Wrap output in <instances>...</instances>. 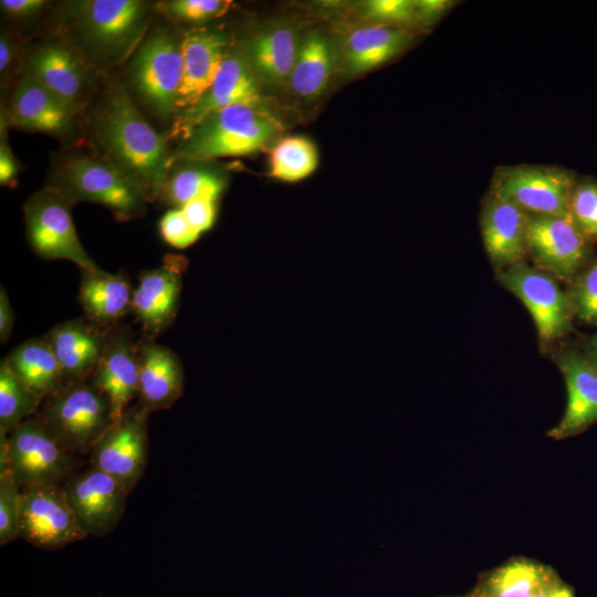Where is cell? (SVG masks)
<instances>
[{
  "label": "cell",
  "mask_w": 597,
  "mask_h": 597,
  "mask_svg": "<svg viewBox=\"0 0 597 597\" xmlns=\"http://www.w3.org/2000/svg\"><path fill=\"white\" fill-rule=\"evenodd\" d=\"M93 137L102 156L125 174L146 198L159 197L172 155L124 88L109 91L97 107Z\"/></svg>",
  "instance_id": "cell-1"
},
{
  "label": "cell",
  "mask_w": 597,
  "mask_h": 597,
  "mask_svg": "<svg viewBox=\"0 0 597 597\" xmlns=\"http://www.w3.org/2000/svg\"><path fill=\"white\" fill-rule=\"evenodd\" d=\"M65 17L72 34L97 60L122 62L143 38L149 3L139 0L67 2Z\"/></svg>",
  "instance_id": "cell-2"
},
{
  "label": "cell",
  "mask_w": 597,
  "mask_h": 597,
  "mask_svg": "<svg viewBox=\"0 0 597 597\" xmlns=\"http://www.w3.org/2000/svg\"><path fill=\"white\" fill-rule=\"evenodd\" d=\"M69 199L101 205L121 221L144 213L146 197L102 155L74 154L61 160L49 186Z\"/></svg>",
  "instance_id": "cell-3"
},
{
  "label": "cell",
  "mask_w": 597,
  "mask_h": 597,
  "mask_svg": "<svg viewBox=\"0 0 597 597\" xmlns=\"http://www.w3.org/2000/svg\"><path fill=\"white\" fill-rule=\"evenodd\" d=\"M279 127V123L261 106L231 105L196 126L172 155V163L177 159L207 160L250 155L265 147Z\"/></svg>",
  "instance_id": "cell-4"
},
{
  "label": "cell",
  "mask_w": 597,
  "mask_h": 597,
  "mask_svg": "<svg viewBox=\"0 0 597 597\" xmlns=\"http://www.w3.org/2000/svg\"><path fill=\"white\" fill-rule=\"evenodd\" d=\"M40 419L69 453H90L114 422L112 406L91 381L65 384L43 400Z\"/></svg>",
  "instance_id": "cell-5"
},
{
  "label": "cell",
  "mask_w": 597,
  "mask_h": 597,
  "mask_svg": "<svg viewBox=\"0 0 597 597\" xmlns=\"http://www.w3.org/2000/svg\"><path fill=\"white\" fill-rule=\"evenodd\" d=\"M0 437V465L8 469L20 489L64 485L77 472L76 455L55 441L39 416Z\"/></svg>",
  "instance_id": "cell-6"
},
{
  "label": "cell",
  "mask_w": 597,
  "mask_h": 597,
  "mask_svg": "<svg viewBox=\"0 0 597 597\" xmlns=\"http://www.w3.org/2000/svg\"><path fill=\"white\" fill-rule=\"evenodd\" d=\"M74 203L50 188L34 192L23 208L29 244L42 259L69 260L81 271L98 270L76 233L71 212Z\"/></svg>",
  "instance_id": "cell-7"
},
{
  "label": "cell",
  "mask_w": 597,
  "mask_h": 597,
  "mask_svg": "<svg viewBox=\"0 0 597 597\" xmlns=\"http://www.w3.org/2000/svg\"><path fill=\"white\" fill-rule=\"evenodd\" d=\"M499 282L531 313L540 343L549 346L573 331L574 306L554 276L523 261L502 269Z\"/></svg>",
  "instance_id": "cell-8"
},
{
  "label": "cell",
  "mask_w": 597,
  "mask_h": 597,
  "mask_svg": "<svg viewBox=\"0 0 597 597\" xmlns=\"http://www.w3.org/2000/svg\"><path fill=\"white\" fill-rule=\"evenodd\" d=\"M575 184L574 171L565 168L515 166L496 171L491 192L528 214L569 218V198Z\"/></svg>",
  "instance_id": "cell-9"
},
{
  "label": "cell",
  "mask_w": 597,
  "mask_h": 597,
  "mask_svg": "<svg viewBox=\"0 0 597 597\" xmlns=\"http://www.w3.org/2000/svg\"><path fill=\"white\" fill-rule=\"evenodd\" d=\"M20 538L42 549H59L87 537L63 485H33L20 491Z\"/></svg>",
  "instance_id": "cell-10"
},
{
  "label": "cell",
  "mask_w": 597,
  "mask_h": 597,
  "mask_svg": "<svg viewBox=\"0 0 597 597\" xmlns=\"http://www.w3.org/2000/svg\"><path fill=\"white\" fill-rule=\"evenodd\" d=\"M149 413L139 402L129 407L90 452L91 464L114 476L129 492L146 468Z\"/></svg>",
  "instance_id": "cell-11"
},
{
  "label": "cell",
  "mask_w": 597,
  "mask_h": 597,
  "mask_svg": "<svg viewBox=\"0 0 597 597\" xmlns=\"http://www.w3.org/2000/svg\"><path fill=\"white\" fill-rule=\"evenodd\" d=\"M181 43L171 33H153L142 45L132 65L133 84L154 112L168 117L175 112L182 81Z\"/></svg>",
  "instance_id": "cell-12"
},
{
  "label": "cell",
  "mask_w": 597,
  "mask_h": 597,
  "mask_svg": "<svg viewBox=\"0 0 597 597\" xmlns=\"http://www.w3.org/2000/svg\"><path fill=\"white\" fill-rule=\"evenodd\" d=\"M527 253L541 270L574 281L591 260V241L569 218L530 214Z\"/></svg>",
  "instance_id": "cell-13"
},
{
  "label": "cell",
  "mask_w": 597,
  "mask_h": 597,
  "mask_svg": "<svg viewBox=\"0 0 597 597\" xmlns=\"http://www.w3.org/2000/svg\"><path fill=\"white\" fill-rule=\"evenodd\" d=\"M67 501L87 536H105L121 522L129 491L93 464L64 485Z\"/></svg>",
  "instance_id": "cell-14"
},
{
  "label": "cell",
  "mask_w": 597,
  "mask_h": 597,
  "mask_svg": "<svg viewBox=\"0 0 597 597\" xmlns=\"http://www.w3.org/2000/svg\"><path fill=\"white\" fill-rule=\"evenodd\" d=\"M23 74L32 76L74 112L88 97L93 75L85 59L63 41L34 49L25 59Z\"/></svg>",
  "instance_id": "cell-15"
},
{
  "label": "cell",
  "mask_w": 597,
  "mask_h": 597,
  "mask_svg": "<svg viewBox=\"0 0 597 597\" xmlns=\"http://www.w3.org/2000/svg\"><path fill=\"white\" fill-rule=\"evenodd\" d=\"M187 265L185 256L167 254L158 268L140 273L133 293L132 312L146 337L154 338L172 325Z\"/></svg>",
  "instance_id": "cell-16"
},
{
  "label": "cell",
  "mask_w": 597,
  "mask_h": 597,
  "mask_svg": "<svg viewBox=\"0 0 597 597\" xmlns=\"http://www.w3.org/2000/svg\"><path fill=\"white\" fill-rule=\"evenodd\" d=\"M555 363L566 383L567 404L562 419L547 436L563 440L597 422V365L575 346L562 347Z\"/></svg>",
  "instance_id": "cell-17"
},
{
  "label": "cell",
  "mask_w": 597,
  "mask_h": 597,
  "mask_svg": "<svg viewBox=\"0 0 597 597\" xmlns=\"http://www.w3.org/2000/svg\"><path fill=\"white\" fill-rule=\"evenodd\" d=\"M235 104L261 106V95L247 59L228 52L211 87L192 108L179 116L172 135L186 137L209 115Z\"/></svg>",
  "instance_id": "cell-18"
},
{
  "label": "cell",
  "mask_w": 597,
  "mask_h": 597,
  "mask_svg": "<svg viewBox=\"0 0 597 597\" xmlns=\"http://www.w3.org/2000/svg\"><path fill=\"white\" fill-rule=\"evenodd\" d=\"M91 383L108 399L114 421L129 408L139 390L137 343L127 329H111Z\"/></svg>",
  "instance_id": "cell-19"
},
{
  "label": "cell",
  "mask_w": 597,
  "mask_h": 597,
  "mask_svg": "<svg viewBox=\"0 0 597 597\" xmlns=\"http://www.w3.org/2000/svg\"><path fill=\"white\" fill-rule=\"evenodd\" d=\"M182 81L175 111L192 108L209 91L220 70L229 38L223 31L195 30L181 40Z\"/></svg>",
  "instance_id": "cell-20"
},
{
  "label": "cell",
  "mask_w": 597,
  "mask_h": 597,
  "mask_svg": "<svg viewBox=\"0 0 597 597\" xmlns=\"http://www.w3.org/2000/svg\"><path fill=\"white\" fill-rule=\"evenodd\" d=\"M111 328L76 318L55 325L44 337L62 370L65 384L87 381L105 348Z\"/></svg>",
  "instance_id": "cell-21"
},
{
  "label": "cell",
  "mask_w": 597,
  "mask_h": 597,
  "mask_svg": "<svg viewBox=\"0 0 597 597\" xmlns=\"http://www.w3.org/2000/svg\"><path fill=\"white\" fill-rule=\"evenodd\" d=\"M530 214L490 191L481 209V233L486 253L499 269L523 261L527 253Z\"/></svg>",
  "instance_id": "cell-22"
},
{
  "label": "cell",
  "mask_w": 597,
  "mask_h": 597,
  "mask_svg": "<svg viewBox=\"0 0 597 597\" xmlns=\"http://www.w3.org/2000/svg\"><path fill=\"white\" fill-rule=\"evenodd\" d=\"M138 402L148 411L170 408L184 392V368L170 348L146 337L137 342Z\"/></svg>",
  "instance_id": "cell-23"
},
{
  "label": "cell",
  "mask_w": 597,
  "mask_h": 597,
  "mask_svg": "<svg viewBox=\"0 0 597 597\" xmlns=\"http://www.w3.org/2000/svg\"><path fill=\"white\" fill-rule=\"evenodd\" d=\"M75 113L32 76L22 74L6 121L22 129L62 135L72 128Z\"/></svg>",
  "instance_id": "cell-24"
},
{
  "label": "cell",
  "mask_w": 597,
  "mask_h": 597,
  "mask_svg": "<svg viewBox=\"0 0 597 597\" xmlns=\"http://www.w3.org/2000/svg\"><path fill=\"white\" fill-rule=\"evenodd\" d=\"M133 293L123 273L112 274L102 269L82 271L78 302L86 318L96 325L109 328L132 312Z\"/></svg>",
  "instance_id": "cell-25"
},
{
  "label": "cell",
  "mask_w": 597,
  "mask_h": 597,
  "mask_svg": "<svg viewBox=\"0 0 597 597\" xmlns=\"http://www.w3.org/2000/svg\"><path fill=\"white\" fill-rule=\"evenodd\" d=\"M297 50L293 30L276 24L260 31L249 41L247 61L264 83L279 87L290 81Z\"/></svg>",
  "instance_id": "cell-26"
},
{
  "label": "cell",
  "mask_w": 597,
  "mask_h": 597,
  "mask_svg": "<svg viewBox=\"0 0 597 597\" xmlns=\"http://www.w3.org/2000/svg\"><path fill=\"white\" fill-rule=\"evenodd\" d=\"M412 34L405 29L368 25L354 30L346 41V64L349 73L358 74L377 67L402 53Z\"/></svg>",
  "instance_id": "cell-27"
},
{
  "label": "cell",
  "mask_w": 597,
  "mask_h": 597,
  "mask_svg": "<svg viewBox=\"0 0 597 597\" xmlns=\"http://www.w3.org/2000/svg\"><path fill=\"white\" fill-rule=\"evenodd\" d=\"M4 360L41 401L65 385L60 364L45 338L23 342Z\"/></svg>",
  "instance_id": "cell-28"
},
{
  "label": "cell",
  "mask_w": 597,
  "mask_h": 597,
  "mask_svg": "<svg viewBox=\"0 0 597 597\" xmlns=\"http://www.w3.org/2000/svg\"><path fill=\"white\" fill-rule=\"evenodd\" d=\"M554 572L526 558H514L486 573L471 597H534Z\"/></svg>",
  "instance_id": "cell-29"
},
{
  "label": "cell",
  "mask_w": 597,
  "mask_h": 597,
  "mask_svg": "<svg viewBox=\"0 0 597 597\" xmlns=\"http://www.w3.org/2000/svg\"><path fill=\"white\" fill-rule=\"evenodd\" d=\"M333 66L334 56L328 40L318 32H312L298 44L290 85L302 97H316L325 90Z\"/></svg>",
  "instance_id": "cell-30"
},
{
  "label": "cell",
  "mask_w": 597,
  "mask_h": 597,
  "mask_svg": "<svg viewBox=\"0 0 597 597\" xmlns=\"http://www.w3.org/2000/svg\"><path fill=\"white\" fill-rule=\"evenodd\" d=\"M226 187V179L218 172L196 166L184 167L169 174L159 197L176 208L200 198L218 200Z\"/></svg>",
  "instance_id": "cell-31"
},
{
  "label": "cell",
  "mask_w": 597,
  "mask_h": 597,
  "mask_svg": "<svg viewBox=\"0 0 597 597\" xmlns=\"http://www.w3.org/2000/svg\"><path fill=\"white\" fill-rule=\"evenodd\" d=\"M317 161V150L312 140L303 136L285 137L271 150L270 175L283 181H298L316 169Z\"/></svg>",
  "instance_id": "cell-32"
},
{
  "label": "cell",
  "mask_w": 597,
  "mask_h": 597,
  "mask_svg": "<svg viewBox=\"0 0 597 597\" xmlns=\"http://www.w3.org/2000/svg\"><path fill=\"white\" fill-rule=\"evenodd\" d=\"M41 400L14 374L4 359L0 364V436L36 412Z\"/></svg>",
  "instance_id": "cell-33"
},
{
  "label": "cell",
  "mask_w": 597,
  "mask_h": 597,
  "mask_svg": "<svg viewBox=\"0 0 597 597\" xmlns=\"http://www.w3.org/2000/svg\"><path fill=\"white\" fill-rule=\"evenodd\" d=\"M569 218L593 242L597 241V180H576L569 198Z\"/></svg>",
  "instance_id": "cell-34"
},
{
  "label": "cell",
  "mask_w": 597,
  "mask_h": 597,
  "mask_svg": "<svg viewBox=\"0 0 597 597\" xmlns=\"http://www.w3.org/2000/svg\"><path fill=\"white\" fill-rule=\"evenodd\" d=\"M20 491L6 467L0 465V544L20 538Z\"/></svg>",
  "instance_id": "cell-35"
},
{
  "label": "cell",
  "mask_w": 597,
  "mask_h": 597,
  "mask_svg": "<svg viewBox=\"0 0 597 597\" xmlns=\"http://www.w3.org/2000/svg\"><path fill=\"white\" fill-rule=\"evenodd\" d=\"M569 294L575 316L597 326V256L591 259L574 279Z\"/></svg>",
  "instance_id": "cell-36"
},
{
  "label": "cell",
  "mask_w": 597,
  "mask_h": 597,
  "mask_svg": "<svg viewBox=\"0 0 597 597\" xmlns=\"http://www.w3.org/2000/svg\"><path fill=\"white\" fill-rule=\"evenodd\" d=\"M224 0H170L157 3V9L171 19L203 22L224 14L231 6Z\"/></svg>",
  "instance_id": "cell-37"
},
{
  "label": "cell",
  "mask_w": 597,
  "mask_h": 597,
  "mask_svg": "<svg viewBox=\"0 0 597 597\" xmlns=\"http://www.w3.org/2000/svg\"><path fill=\"white\" fill-rule=\"evenodd\" d=\"M364 14L379 25L402 29L417 24L415 0H369L364 4Z\"/></svg>",
  "instance_id": "cell-38"
},
{
  "label": "cell",
  "mask_w": 597,
  "mask_h": 597,
  "mask_svg": "<svg viewBox=\"0 0 597 597\" xmlns=\"http://www.w3.org/2000/svg\"><path fill=\"white\" fill-rule=\"evenodd\" d=\"M164 240L174 248L184 249L193 244L200 237L180 208L167 211L159 223Z\"/></svg>",
  "instance_id": "cell-39"
},
{
  "label": "cell",
  "mask_w": 597,
  "mask_h": 597,
  "mask_svg": "<svg viewBox=\"0 0 597 597\" xmlns=\"http://www.w3.org/2000/svg\"><path fill=\"white\" fill-rule=\"evenodd\" d=\"M217 201L209 197H200L185 203L180 209L199 232H206L212 228L217 218Z\"/></svg>",
  "instance_id": "cell-40"
},
{
  "label": "cell",
  "mask_w": 597,
  "mask_h": 597,
  "mask_svg": "<svg viewBox=\"0 0 597 597\" xmlns=\"http://www.w3.org/2000/svg\"><path fill=\"white\" fill-rule=\"evenodd\" d=\"M450 0H415L416 22L422 28H430L454 6Z\"/></svg>",
  "instance_id": "cell-41"
},
{
  "label": "cell",
  "mask_w": 597,
  "mask_h": 597,
  "mask_svg": "<svg viewBox=\"0 0 597 597\" xmlns=\"http://www.w3.org/2000/svg\"><path fill=\"white\" fill-rule=\"evenodd\" d=\"M46 4L42 0H1L0 7L7 15L15 19L31 18Z\"/></svg>",
  "instance_id": "cell-42"
},
{
  "label": "cell",
  "mask_w": 597,
  "mask_h": 597,
  "mask_svg": "<svg viewBox=\"0 0 597 597\" xmlns=\"http://www.w3.org/2000/svg\"><path fill=\"white\" fill-rule=\"evenodd\" d=\"M19 172V163L8 147L7 143L1 142L0 146V182L2 186H13Z\"/></svg>",
  "instance_id": "cell-43"
},
{
  "label": "cell",
  "mask_w": 597,
  "mask_h": 597,
  "mask_svg": "<svg viewBox=\"0 0 597 597\" xmlns=\"http://www.w3.org/2000/svg\"><path fill=\"white\" fill-rule=\"evenodd\" d=\"M14 324V312L10 304L7 291L0 289V341L6 343L11 335Z\"/></svg>",
  "instance_id": "cell-44"
},
{
  "label": "cell",
  "mask_w": 597,
  "mask_h": 597,
  "mask_svg": "<svg viewBox=\"0 0 597 597\" xmlns=\"http://www.w3.org/2000/svg\"><path fill=\"white\" fill-rule=\"evenodd\" d=\"M15 56V48L10 36L2 32L0 38V72L6 76Z\"/></svg>",
  "instance_id": "cell-45"
},
{
  "label": "cell",
  "mask_w": 597,
  "mask_h": 597,
  "mask_svg": "<svg viewBox=\"0 0 597 597\" xmlns=\"http://www.w3.org/2000/svg\"><path fill=\"white\" fill-rule=\"evenodd\" d=\"M558 577L557 575L554 573L542 586L541 588L536 591V594L534 595V597H552L553 596V590H554V587H555V584L557 582Z\"/></svg>",
  "instance_id": "cell-46"
},
{
  "label": "cell",
  "mask_w": 597,
  "mask_h": 597,
  "mask_svg": "<svg viewBox=\"0 0 597 597\" xmlns=\"http://www.w3.org/2000/svg\"><path fill=\"white\" fill-rule=\"evenodd\" d=\"M585 353L597 365V331L587 338Z\"/></svg>",
  "instance_id": "cell-47"
},
{
  "label": "cell",
  "mask_w": 597,
  "mask_h": 597,
  "mask_svg": "<svg viewBox=\"0 0 597 597\" xmlns=\"http://www.w3.org/2000/svg\"><path fill=\"white\" fill-rule=\"evenodd\" d=\"M552 597H574V593L568 585H566L558 578L555 584Z\"/></svg>",
  "instance_id": "cell-48"
},
{
  "label": "cell",
  "mask_w": 597,
  "mask_h": 597,
  "mask_svg": "<svg viewBox=\"0 0 597 597\" xmlns=\"http://www.w3.org/2000/svg\"><path fill=\"white\" fill-rule=\"evenodd\" d=\"M463 597H471V596H470V595H468V596H463Z\"/></svg>",
  "instance_id": "cell-49"
}]
</instances>
